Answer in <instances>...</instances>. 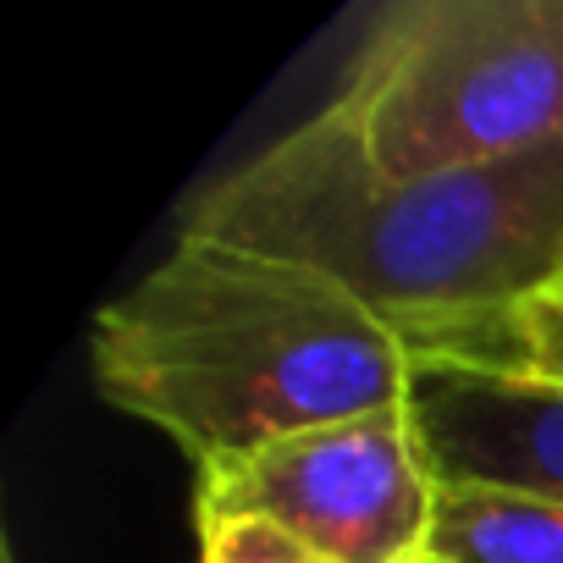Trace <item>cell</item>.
Segmentation results:
<instances>
[{
	"mask_svg": "<svg viewBox=\"0 0 563 563\" xmlns=\"http://www.w3.org/2000/svg\"><path fill=\"white\" fill-rule=\"evenodd\" d=\"M387 177L563 144V0H398L327 100Z\"/></svg>",
	"mask_w": 563,
	"mask_h": 563,
	"instance_id": "cell-3",
	"label": "cell"
},
{
	"mask_svg": "<svg viewBox=\"0 0 563 563\" xmlns=\"http://www.w3.org/2000/svg\"><path fill=\"white\" fill-rule=\"evenodd\" d=\"M177 238L305 265L415 360L486 365L525 299L563 276V144L442 177H387L321 106L221 172Z\"/></svg>",
	"mask_w": 563,
	"mask_h": 563,
	"instance_id": "cell-1",
	"label": "cell"
},
{
	"mask_svg": "<svg viewBox=\"0 0 563 563\" xmlns=\"http://www.w3.org/2000/svg\"><path fill=\"white\" fill-rule=\"evenodd\" d=\"M486 365H503V371L541 376V382L563 387V276L514 310V321L503 327Z\"/></svg>",
	"mask_w": 563,
	"mask_h": 563,
	"instance_id": "cell-7",
	"label": "cell"
},
{
	"mask_svg": "<svg viewBox=\"0 0 563 563\" xmlns=\"http://www.w3.org/2000/svg\"><path fill=\"white\" fill-rule=\"evenodd\" d=\"M0 563H18V547H12L7 536H0Z\"/></svg>",
	"mask_w": 563,
	"mask_h": 563,
	"instance_id": "cell-9",
	"label": "cell"
},
{
	"mask_svg": "<svg viewBox=\"0 0 563 563\" xmlns=\"http://www.w3.org/2000/svg\"><path fill=\"white\" fill-rule=\"evenodd\" d=\"M199 525V563H321L316 552L294 547L271 525L254 519H221V514H194Z\"/></svg>",
	"mask_w": 563,
	"mask_h": 563,
	"instance_id": "cell-8",
	"label": "cell"
},
{
	"mask_svg": "<svg viewBox=\"0 0 563 563\" xmlns=\"http://www.w3.org/2000/svg\"><path fill=\"white\" fill-rule=\"evenodd\" d=\"M409 420L442 492L563 503V387L470 360H415Z\"/></svg>",
	"mask_w": 563,
	"mask_h": 563,
	"instance_id": "cell-5",
	"label": "cell"
},
{
	"mask_svg": "<svg viewBox=\"0 0 563 563\" xmlns=\"http://www.w3.org/2000/svg\"><path fill=\"white\" fill-rule=\"evenodd\" d=\"M95 387L111 409L172 437L194 470L332 420L393 409L415 354L338 282L177 238L117 294L89 332Z\"/></svg>",
	"mask_w": 563,
	"mask_h": 563,
	"instance_id": "cell-2",
	"label": "cell"
},
{
	"mask_svg": "<svg viewBox=\"0 0 563 563\" xmlns=\"http://www.w3.org/2000/svg\"><path fill=\"white\" fill-rule=\"evenodd\" d=\"M437 508L409 404L221 459L194 486V514L271 525L321 563H431Z\"/></svg>",
	"mask_w": 563,
	"mask_h": 563,
	"instance_id": "cell-4",
	"label": "cell"
},
{
	"mask_svg": "<svg viewBox=\"0 0 563 563\" xmlns=\"http://www.w3.org/2000/svg\"><path fill=\"white\" fill-rule=\"evenodd\" d=\"M431 563H563V503L514 492H442Z\"/></svg>",
	"mask_w": 563,
	"mask_h": 563,
	"instance_id": "cell-6",
	"label": "cell"
}]
</instances>
